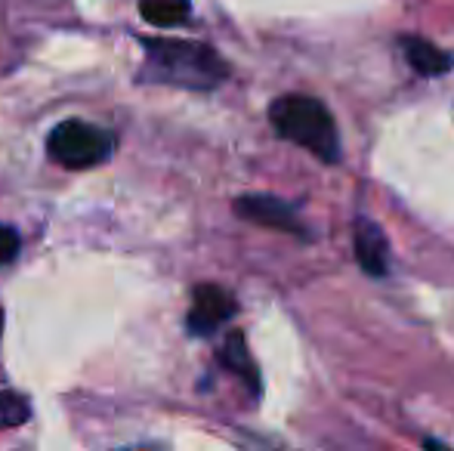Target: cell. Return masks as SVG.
<instances>
[{
  "instance_id": "1",
  "label": "cell",
  "mask_w": 454,
  "mask_h": 451,
  "mask_svg": "<svg viewBox=\"0 0 454 451\" xmlns=\"http://www.w3.org/2000/svg\"><path fill=\"white\" fill-rule=\"evenodd\" d=\"M139 81L170 84L183 90H214L229 78V66L214 47L180 37H145Z\"/></svg>"
},
{
  "instance_id": "2",
  "label": "cell",
  "mask_w": 454,
  "mask_h": 451,
  "mask_svg": "<svg viewBox=\"0 0 454 451\" xmlns=\"http://www.w3.org/2000/svg\"><path fill=\"white\" fill-rule=\"evenodd\" d=\"M270 121L281 139L300 145V149H306L309 155L322 158V161H328V164H334L337 158H340L337 124L322 99L303 97V93L278 97L270 109Z\"/></svg>"
},
{
  "instance_id": "3",
  "label": "cell",
  "mask_w": 454,
  "mask_h": 451,
  "mask_svg": "<svg viewBox=\"0 0 454 451\" xmlns=\"http://www.w3.org/2000/svg\"><path fill=\"white\" fill-rule=\"evenodd\" d=\"M47 152L56 164L68 170H90L96 164L108 161L114 152V136L106 127H96L90 121L68 118L56 124L47 136Z\"/></svg>"
},
{
  "instance_id": "4",
  "label": "cell",
  "mask_w": 454,
  "mask_h": 451,
  "mask_svg": "<svg viewBox=\"0 0 454 451\" xmlns=\"http://www.w3.org/2000/svg\"><path fill=\"white\" fill-rule=\"evenodd\" d=\"M235 297L220 284H198L192 291V309L185 315V328L192 338H207L220 325H226L235 315Z\"/></svg>"
},
{
  "instance_id": "5",
  "label": "cell",
  "mask_w": 454,
  "mask_h": 451,
  "mask_svg": "<svg viewBox=\"0 0 454 451\" xmlns=\"http://www.w3.org/2000/svg\"><path fill=\"white\" fill-rule=\"evenodd\" d=\"M235 214L254 226L275 229V232L287 235H303V223H300L294 205L275 198V195H241L235 201Z\"/></svg>"
},
{
  "instance_id": "6",
  "label": "cell",
  "mask_w": 454,
  "mask_h": 451,
  "mask_svg": "<svg viewBox=\"0 0 454 451\" xmlns=\"http://www.w3.org/2000/svg\"><path fill=\"white\" fill-rule=\"evenodd\" d=\"M356 260L371 278H383L389 272V241L368 217L356 223Z\"/></svg>"
},
{
  "instance_id": "7",
  "label": "cell",
  "mask_w": 454,
  "mask_h": 451,
  "mask_svg": "<svg viewBox=\"0 0 454 451\" xmlns=\"http://www.w3.org/2000/svg\"><path fill=\"white\" fill-rule=\"evenodd\" d=\"M402 53H405V62L424 78H439V74H449L454 59L451 53H445L442 47L424 41V37H411V41H402Z\"/></svg>"
},
{
  "instance_id": "8",
  "label": "cell",
  "mask_w": 454,
  "mask_h": 451,
  "mask_svg": "<svg viewBox=\"0 0 454 451\" xmlns=\"http://www.w3.org/2000/svg\"><path fill=\"white\" fill-rule=\"evenodd\" d=\"M220 359L229 371H235L254 393H260V374H257V365H254L251 353H247V343H245V334L241 331H232L226 338L220 349Z\"/></svg>"
},
{
  "instance_id": "9",
  "label": "cell",
  "mask_w": 454,
  "mask_h": 451,
  "mask_svg": "<svg viewBox=\"0 0 454 451\" xmlns=\"http://www.w3.org/2000/svg\"><path fill=\"white\" fill-rule=\"evenodd\" d=\"M192 4L189 0H139V16L152 28H176L189 19Z\"/></svg>"
},
{
  "instance_id": "10",
  "label": "cell",
  "mask_w": 454,
  "mask_h": 451,
  "mask_svg": "<svg viewBox=\"0 0 454 451\" xmlns=\"http://www.w3.org/2000/svg\"><path fill=\"white\" fill-rule=\"evenodd\" d=\"M31 417V405L22 393L0 390V430H16Z\"/></svg>"
},
{
  "instance_id": "11",
  "label": "cell",
  "mask_w": 454,
  "mask_h": 451,
  "mask_svg": "<svg viewBox=\"0 0 454 451\" xmlns=\"http://www.w3.org/2000/svg\"><path fill=\"white\" fill-rule=\"evenodd\" d=\"M19 253V235L16 229L10 226H0V266L10 263L12 257Z\"/></svg>"
},
{
  "instance_id": "12",
  "label": "cell",
  "mask_w": 454,
  "mask_h": 451,
  "mask_svg": "<svg viewBox=\"0 0 454 451\" xmlns=\"http://www.w3.org/2000/svg\"><path fill=\"white\" fill-rule=\"evenodd\" d=\"M4 319L6 315H4V307H0V334H4Z\"/></svg>"
}]
</instances>
